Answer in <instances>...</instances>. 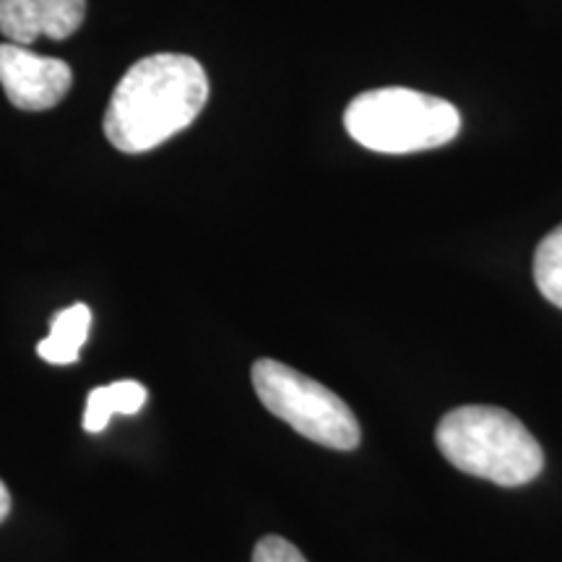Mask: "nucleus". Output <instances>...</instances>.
Returning a JSON list of instances; mask_svg holds the SVG:
<instances>
[{
	"label": "nucleus",
	"instance_id": "1",
	"mask_svg": "<svg viewBox=\"0 0 562 562\" xmlns=\"http://www.w3.org/2000/svg\"><path fill=\"white\" fill-rule=\"evenodd\" d=\"M209 100L206 70L191 55L159 53L133 63L104 115L117 151L144 154L186 131Z\"/></svg>",
	"mask_w": 562,
	"mask_h": 562
},
{
	"label": "nucleus",
	"instance_id": "2",
	"mask_svg": "<svg viewBox=\"0 0 562 562\" xmlns=\"http://www.w3.org/2000/svg\"><path fill=\"white\" fill-rule=\"evenodd\" d=\"M440 453L463 474L501 487H521L544 469V451L529 427L501 406H459L435 430Z\"/></svg>",
	"mask_w": 562,
	"mask_h": 562
},
{
	"label": "nucleus",
	"instance_id": "3",
	"mask_svg": "<svg viewBox=\"0 0 562 562\" xmlns=\"http://www.w3.org/2000/svg\"><path fill=\"white\" fill-rule=\"evenodd\" d=\"M344 128L378 154H414L446 146L461 131V115L448 100L404 87L372 89L355 97Z\"/></svg>",
	"mask_w": 562,
	"mask_h": 562
},
{
	"label": "nucleus",
	"instance_id": "4",
	"mask_svg": "<svg viewBox=\"0 0 562 562\" xmlns=\"http://www.w3.org/2000/svg\"><path fill=\"white\" fill-rule=\"evenodd\" d=\"M250 375L266 409L302 438L334 451H355L360 446V422L331 389L277 360H258Z\"/></svg>",
	"mask_w": 562,
	"mask_h": 562
},
{
	"label": "nucleus",
	"instance_id": "5",
	"mask_svg": "<svg viewBox=\"0 0 562 562\" xmlns=\"http://www.w3.org/2000/svg\"><path fill=\"white\" fill-rule=\"evenodd\" d=\"M74 74L66 60L32 53L30 47L0 45V87L13 108L26 112L53 110L68 94Z\"/></svg>",
	"mask_w": 562,
	"mask_h": 562
},
{
	"label": "nucleus",
	"instance_id": "6",
	"mask_svg": "<svg viewBox=\"0 0 562 562\" xmlns=\"http://www.w3.org/2000/svg\"><path fill=\"white\" fill-rule=\"evenodd\" d=\"M87 16V0H0V32L13 45L68 40Z\"/></svg>",
	"mask_w": 562,
	"mask_h": 562
},
{
	"label": "nucleus",
	"instance_id": "7",
	"mask_svg": "<svg viewBox=\"0 0 562 562\" xmlns=\"http://www.w3.org/2000/svg\"><path fill=\"white\" fill-rule=\"evenodd\" d=\"M91 311L83 302L55 313L50 321V334L37 344V355L50 364H74L79 362V351L89 339Z\"/></svg>",
	"mask_w": 562,
	"mask_h": 562
},
{
	"label": "nucleus",
	"instance_id": "8",
	"mask_svg": "<svg viewBox=\"0 0 562 562\" xmlns=\"http://www.w3.org/2000/svg\"><path fill=\"white\" fill-rule=\"evenodd\" d=\"M149 391L138 381H115L102 389L89 391L87 409H83V430L102 432L108 430L115 414H138L144 409Z\"/></svg>",
	"mask_w": 562,
	"mask_h": 562
},
{
	"label": "nucleus",
	"instance_id": "9",
	"mask_svg": "<svg viewBox=\"0 0 562 562\" xmlns=\"http://www.w3.org/2000/svg\"><path fill=\"white\" fill-rule=\"evenodd\" d=\"M533 281L539 292L562 311V224L554 227L533 252Z\"/></svg>",
	"mask_w": 562,
	"mask_h": 562
},
{
	"label": "nucleus",
	"instance_id": "10",
	"mask_svg": "<svg viewBox=\"0 0 562 562\" xmlns=\"http://www.w3.org/2000/svg\"><path fill=\"white\" fill-rule=\"evenodd\" d=\"M252 562H307L292 542H286L284 537H263L261 542L252 550Z\"/></svg>",
	"mask_w": 562,
	"mask_h": 562
},
{
	"label": "nucleus",
	"instance_id": "11",
	"mask_svg": "<svg viewBox=\"0 0 562 562\" xmlns=\"http://www.w3.org/2000/svg\"><path fill=\"white\" fill-rule=\"evenodd\" d=\"M9 513H11V492L5 487V482L0 480V524L9 518Z\"/></svg>",
	"mask_w": 562,
	"mask_h": 562
}]
</instances>
